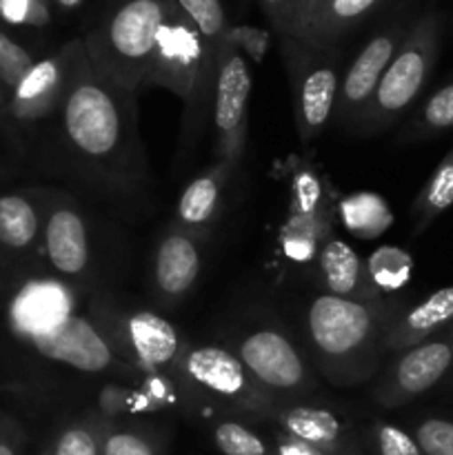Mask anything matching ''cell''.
Wrapping results in <instances>:
<instances>
[{
    "label": "cell",
    "mask_w": 453,
    "mask_h": 455,
    "mask_svg": "<svg viewBox=\"0 0 453 455\" xmlns=\"http://www.w3.org/2000/svg\"><path fill=\"white\" fill-rule=\"evenodd\" d=\"M314 275L322 293L351 298V300H373L382 298L373 291L367 278L364 260L342 240L329 235L314 258Z\"/></svg>",
    "instance_id": "21"
},
{
    "label": "cell",
    "mask_w": 453,
    "mask_h": 455,
    "mask_svg": "<svg viewBox=\"0 0 453 455\" xmlns=\"http://www.w3.org/2000/svg\"><path fill=\"white\" fill-rule=\"evenodd\" d=\"M226 40L242 53L244 58H249L251 62L260 65L266 58L271 44V34L262 27L253 25H229L226 29Z\"/></svg>",
    "instance_id": "37"
},
{
    "label": "cell",
    "mask_w": 453,
    "mask_h": 455,
    "mask_svg": "<svg viewBox=\"0 0 453 455\" xmlns=\"http://www.w3.org/2000/svg\"><path fill=\"white\" fill-rule=\"evenodd\" d=\"M0 16L12 25L44 27L52 20L49 0H0Z\"/></svg>",
    "instance_id": "38"
},
{
    "label": "cell",
    "mask_w": 453,
    "mask_h": 455,
    "mask_svg": "<svg viewBox=\"0 0 453 455\" xmlns=\"http://www.w3.org/2000/svg\"><path fill=\"white\" fill-rule=\"evenodd\" d=\"M105 425L107 420L96 411L65 422L47 440L43 455H102Z\"/></svg>",
    "instance_id": "27"
},
{
    "label": "cell",
    "mask_w": 453,
    "mask_h": 455,
    "mask_svg": "<svg viewBox=\"0 0 453 455\" xmlns=\"http://www.w3.org/2000/svg\"><path fill=\"white\" fill-rule=\"evenodd\" d=\"M453 207V147L444 154L438 167L429 176V180L417 191L416 200L411 204L413 229L416 235L431 227L435 218Z\"/></svg>",
    "instance_id": "24"
},
{
    "label": "cell",
    "mask_w": 453,
    "mask_h": 455,
    "mask_svg": "<svg viewBox=\"0 0 453 455\" xmlns=\"http://www.w3.org/2000/svg\"><path fill=\"white\" fill-rule=\"evenodd\" d=\"M36 354L52 363L65 364L87 376H115L123 382H138V376L131 367L115 358L114 351L105 342L102 333L84 314H76L69 323L62 324L53 336L31 345Z\"/></svg>",
    "instance_id": "17"
},
{
    "label": "cell",
    "mask_w": 453,
    "mask_h": 455,
    "mask_svg": "<svg viewBox=\"0 0 453 455\" xmlns=\"http://www.w3.org/2000/svg\"><path fill=\"white\" fill-rule=\"evenodd\" d=\"M84 49L83 38L62 44L56 53L36 60L9 96L7 114L20 124H38L52 120L69 87L76 60Z\"/></svg>",
    "instance_id": "15"
},
{
    "label": "cell",
    "mask_w": 453,
    "mask_h": 455,
    "mask_svg": "<svg viewBox=\"0 0 453 455\" xmlns=\"http://www.w3.org/2000/svg\"><path fill=\"white\" fill-rule=\"evenodd\" d=\"M80 296L78 289L56 275L27 280L9 302V327L16 338L36 345L78 314Z\"/></svg>",
    "instance_id": "14"
},
{
    "label": "cell",
    "mask_w": 453,
    "mask_h": 455,
    "mask_svg": "<svg viewBox=\"0 0 453 455\" xmlns=\"http://www.w3.org/2000/svg\"><path fill=\"white\" fill-rule=\"evenodd\" d=\"M440 34L442 20L435 12H426L411 22L369 102L367 114L358 127L360 133L386 132L416 105L438 60Z\"/></svg>",
    "instance_id": "6"
},
{
    "label": "cell",
    "mask_w": 453,
    "mask_h": 455,
    "mask_svg": "<svg viewBox=\"0 0 453 455\" xmlns=\"http://www.w3.org/2000/svg\"><path fill=\"white\" fill-rule=\"evenodd\" d=\"M9 96H12V93H9L7 89L3 87V83H0V109L7 111V107H9Z\"/></svg>",
    "instance_id": "41"
},
{
    "label": "cell",
    "mask_w": 453,
    "mask_h": 455,
    "mask_svg": "<svg viewBox=\"0 0 453 455\" xmlns=\"http://www.w3.org/2000/svg\"><path fill=\"white\" fill-rule=\"evenodd\" d=\"M43 249L53 275L65 280L80 293L91 283L93 243L91 225L78 200L71 196H56L43 212Z\"/></svg>",
    "instance_id": "12"
},
{
    "label": "cell",
    "mask_w": 453,
    "mask_h": 455,
    "mask_svg": "<svg viewBox=\"0 0 453 455\" xmlns=\"http://www.w3.org/2000/svg\"><path fill=\"white\" fill-rule=\"evenodd\" d=\"M43 240V212L25 194L0 196V247L25 253Z\"/></svg>",
    "instance_id": "23"
},
{
    "label": "cell",
    "mask_w": 453,
    "mask_h": 455,
    "mask_svg": "<svg viewBox=\"0 0 453 455\" xmlns=\"http://www.w3.org/2000/svg\"><path fill=\"white\" fill-rule=\"evenodd\" d=\"M409 27L404 22H393L378 31L369 38V43L360 49L358 56L351 60V65L342 71L340 92H338L336 111H333V123L342 129H355L358 132L364 114L369 109L373 93L385 76L386 67L393 60L395 52L402 44Z\"/></svg>",
    "instance_id": "13"
},
{
    "label": "cell",
    "mask_w": 453,
    "mask_h": 455,
    "mask_svg": "<svg viewBox=\"0 0 453 455\" xmlns=\"http://www.w3.org/2000/svg\"><path fill=\"white\" fill-rule=\"evenodd\" d=\"M145 411H154V407L140 391L138 382H107L98 394L96 413H100L109 422L124 420V416H136Z\"/></svg>",
    "instance_id": "31"
},
{
    "label": "cell",
    "mask_w": 453,
    "mask_h": 455,
    "mask_svg": "<svg viewBox=\"0 0 453 455\" xmlns=\"http://www.w3.org/2000/svg\"><path fill=\"white\" fill-rule=\"evenodd\" d=\"M382 3L385 0H311L291 38L311 47H338V43Z\"/></svg>",
    "instance_id": "19"
},
{
    "label": "cell",
    "mask_w": 453,
    "mask_h": 455,
    "mask_svg": "<svg viewBox=\"0 0 453 455\" xmlns=\"http://www.w3.org/2000/svg\"><path fill=\"white\" fill-rule=\"evenodd\" d=\"M176 3L189 16V20L198 27L200 34L209 40V44L218 49L225 43L229 22H226L220 0H176Z\"/></svg>",
    "instance_id": "32"
},
{
    "label": "cell",
    "mask_w": 453,
    "mask_h": 455,
    "mask_svg": "<svg viewBox=\"0 0 453 455\" xmlns=\"http://www.w3.org/2000/svg\"><path fill=\"white\" fill-rule=\"evenodd\" d=\"M138 93L93 69L80 52L56 120L60 172L98 203L138 216L149 198L151 173L138 127Z\"/></svg>",
    "instance_id": "1"
},
{
    "label": "cell",
    "mask_w": 453,
    "mask_h": 455,
    "mask_svg": "<svg viewBox=\"0 0 453 455\" xmlns=\"http://www.w3.org/2000/svg\"><path fill=\"white\" fill-rule=\"evenodd\" d=\"M218 49L209 44L176 0H164V16L155 40L154 60L147 74V87H160L178 96L185 105L180 127V154L198 147L204 124L211 118L216 92Z\"/></svg>",
    "instance_id": "3"
},
{
    "label": "cell",
    "mask_w": 453,
    "mask_h": 455,
    "mask_svg": "<svg viewBox=\"0 0 453 455\" xmlns=\"http://www.w3.org/2000/svg\"><path fill=\"white\" fill-rule=\"evenodd\" d=\"M449 327H453V284L431 293L409 309L402 307L386 329L385 355L391 358Z\"/></svg>",
    "instance_id": "20"
},
{
    "label": "cell",
    "mask_w": 453,
    "mask_h": 455,
    "mask_svg": "<svg viewBox=\"0 0 453 455\" xmlns=\"http://www.w3.org/2000/svg\"><path fill=\"white\" fill-rule=\"evenodd\" d=\"M180 385L213 407L238 416L266 420L278 403L256 385L234 349L218 345H185L180 360Z\"/></svg>",
    "instance_id": "8"
},
{
    "label": "cell",
    "mask_w": 453,
    "mask_h": 455,
    "mask_svg": "<svg viewBox=\"0 0 453 455\" xmlns=\"http://www.w3.org/2000/svg\"><path fill=\"white\" fill-rule=\"evenodd\" d=\"M249 96H251V69L247 58L229 40H225L218 47L211 124L216 163L226 164L231 172H235L247 149Z\"/></svg>",
    "instance_id": "10"
},
{
    "label": "cell",
    "mask_w": 453,
    "mask_h": 455,
    "mask_svg": "<svg viewBox=\"0 0 453 455\" xmlns=\"http://www.w3.org/2000/svg\"><path fill=\"white\" fill-rule=\"evenodd\" d=\"M453 129V80L417 105L400 132V142H420Z\"/></svg>",
    "instance_id": "26"
},
{
    "label": "cell",
    "mask_w": 453,
    "mask_h": 455,
    "mask_svg": "<svg viewBox=\"0 0 453 455\" xmlns=\"http://www.w3.org/2000/svg\"><path fill=\"white\" fill-rule=\"evenodd\" d=\"M56 4H60L62 9H67V12H74V9H80L83 7L84 0H53Z\"/></svg>",
    "instance_id": "40"
},
{
    "label": "cell",
    "mask_w": 453,
    "mask_h": 455,
    "mask_svg": "<svg viewBox=\"0 0 453 455\" xmlns=\"http://www.w3.org/2000/svg\"><path fill=\"white\" fill-rule=\"evenodd\" d=\"M453 369V327L391 355L389 367L378 373L373 400L398 409L433 389Z\"/></svg>",
    "instance_id": "11"
},
{
    "label": "cell",
    "mask_w": 453,
    "mask_h": 455,
    "mask_svg": "<svg viewBox=\"0 0 453 455\" xmlns=\"http://www.w3.org/2000/svg\"><path fill=\"white\" fill-rule=\"evenodd\" d=\"M36 65V58L29 49L18 44L9 38L4 31H0V83L9 93L18 87L27 71Z\"/></svg>",
    "instance_id": "35"
},
{
    "label": "cell",
    "mask_w": 453,
    "mask_h": 455,
    "mask_svg": "<svg viewBox=\"0 0 453 455\" xmlns=\"http://www.w3.org/2000/svg\"><path fill=\"white\" fill-rule=\"evenodd\" d=\"M211 440L222 455H274V444L240 418L213 422Z\"/></svg>",
    "instance_id": "30"
},
{
    "label": "cell",
    "mask_w": 453,
    "mask_h": 455,
    "mask_svg": "<svg viewBox=\"0 0 453 455\" xmlns=\"http://www.w3.org/2000/svg\"><path fill=\"white\" fill-rule=\"evenodd\" d=\"M87 315L115 358L138 376H167L180 385L185 342L167 318L142 307H123L102 291L89 298Z\"/></svg>",
    "instance_id": "5"
},
{
    "label": "cell",
    "mask_w": 453,
    "mask_h": 455,
    "mask_svg": "<svg viewBox=\"0 0 453 455\" xmlns=\"http://www.w3.org/2000/svg\"><path fill=\"white\" fill-rule=\"evenodd\" d=\"M258 3L265 16L269 18L278 38H282V36L296 34L298 22L302 20L311 0H258Z\"/></svg>",
    "instance_id": "36"
},
{
    "label": "cell",
    "mask_w": 453,
    "mask_h": 455,
    "mask_svg": "<svg viewBox=\"0 0 453 455\" xmlns=\"http://www.w3.org/2000/svg\"><path fill=\"white\" fill-rule=\"evenodd\" d=\"M167 438L149 425L107 420L102 431V455H164Z\"/></svg>",
    "instance_id": "28"
},
{
    "label": "cell",
    "mask_w": 453,
    "mask_h": 455,
    "mask_svg": "<svg viewBox=\"0 0 453 455\" xmlns=\"http://www.w3.org/2000/svg\"><path fill=\"white\" fill-rule=\"evenodd\" d=\"M234 354L274 403L315 400L318 395L305 354L284 329L274 324L247 329L235 340Z\"/></svg>",
    "instance_id": "9"
},
{
    "label": "cell",
    "mask_w": 453,
    "mask_h": 455,
    "mask_svg": "<svg viewBox=\"0 0 453 455\" xmlns=\"http://www.w3.org/2000/svg\"><path fill=\"white\" fill-rule=\"evenodd\" d=\"M338 213L346 231L362 240L378 238L393 225V213L386 200L373 191H358L342 198Z\"/></svg>",
    "instance_id": "25"
},
{
    "label": "cell",
    "mask_w": 453,
    "mask_h": 455,
    "mask_svg": "<svg viewBox=\"0 0 453 455\" xmlns=\"http://www.w3.org/2000/svg\"><path fill=\"white\" fill-rule=\"evenodd\" d=\"M320 455H327V453H320Z\"/></svg>",
    "instance_id": "42"
},
{
    "label": "cell",
    "mask_w": 453,
    "mask_h": 455,
    "mask_svg": "<svg viewBox=\"0 0 453 455\" xmlns=\"http://www.w3.org/2000/svg\"><path fill=\"white\" fill-rule=\"evenodd\" d=\"M231 169L222 163H213L182 191L176 207V225L191 231L207 234L209 227L220 216L222 191L231 176Z\"/></svg>",
    "instance_id": "22"
},
{
    "label": "cell",
    "mask_w": 453,
    "mask_h": 455,
    "mask_svg": "<svg viewBox=\"0 0 453 455\" xmlns=\"http://www.w3.org/2000/svg\"><path fill=\"white\" fill-rule=\"evenodd\" d=\"M280 49L291 84L298 138L309 145L331 123L336 111L342 71H345L340 49L311 47L291 36L280 38Z\"/></svg>",
    "instance_id": "7"
},
{
    "label": "cell",
    "mask_w": 453,
    "mask_h": 455,
    "mask_svg": "<svg viewBox=\"0 0 453 455\" xmlns=\"http://www.w3.org/2000/svg\"><path fill=\"white\" fill-rule=\"evenodd\" d=\"M164 0H111L83 36L93 69L127 92L145 89Z\"/></svg>",
    "instance_id": "4"
},
{
    "label": "cell",
    "mask_w": 453,
    "mask_h": 455,
    "mask_svg": "<svg viewBox=\"0 0 453 455\" xmlns=\"http://www.w3.org/2000/svg\"><path fill=\"white\" fill-rule=\"evenodd\" d=\"M367 440L373 455H422L411 431L385 420L371 422L367 429Z\"/></svg>",
    "instance_id": "33"
},
{
    "label": "cell",
    "mask_w": 453,
    "mask_h": 455,
    "mask_svg": "<svg viewBox=\"0 0 453 455\" xmlns=\"http://www.w3.org/2000/svg\"><path fill=\"white\" fill-rule=\"evenodd\" d=\"M402 305L389 298L351 300L315 293L302 314V345L315 371L333 387H355L385 363V336Z\"/></svg>",
    "instance_id": "2"
},
{
    "label": "cell",
    "mask_w": 453,
    "mask_h": 455,
    "mask_svg": "<svg viewBox=\"0 0 453 455\" xmlns=\"http://www.w3.org/2000/svg\"><path fill=\"white\" fill-rule=\"evenodd\" d=\"M364 269H367V278L373 291L386 298L389 293L407 287L413 274V258L402 247L386 244V247H378L364 260Z\"/></svg>",
    "instance_id": "29"
},
{
    "label": "cell",
    "mask_w": 453,
    "mask_h": 455,
    "mask_svg": "<svg viewBox=\"0 0 453 455\" xmlns=\"http://www.w3.org/2000/svg\"><path fill=\"white\" fill-rule=\"evenodd\" d=\"M422 455H453V420L449 418H420L411 427Z\"/></svg>",
    "instance_id": "34"
},
{
    "label": "cell",
    "mask_w": 453,
    "mask_h": 455,
    "mask_svg": "<svg viewBox=\"0 0 453 455\" xmlns=\"http://www.w3.org/2000/svg\"><path fill=\"white\" fill-rule=\"evenodd\" d=\"M25 440V431L20 429V425L0 413V455H22Z\"/></svg>",
    "instance_id": "39"
},
{
    "label": "cell",
    "mask_w": 453,
    "mask_h": 455,
    "mask_svg": "<svg viewBox=\"0 0 453 455\" xmlns=\"http://www.w3.org/2000/svg\"><path fill=\"white\" fill-rule=\"evenodd\" d=\"M266 422H271L280 435L298 440L320 453L364 455L349 425L333 409L322 407L315 400L278 403L266 416Z\"/></svg>",
    "instance_id": "18"
},
{
    "label": "cell",
    "mask_w": 453,
    "mask_h": 455,
    "mask_svg": "<svg viewBox=\"0 0 453 455\" xmlns=\"http://www.w3.org/2000/svg\"><path fill=\"white\" fill-rule=\"evenodd\" d=\"M207 234L173 222L163 231L151 256V291L163 309L180 305L203 271Z\"/></svg>",
    "instance_id": "16"
}]
</instances>
